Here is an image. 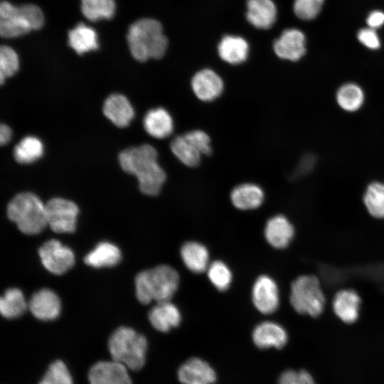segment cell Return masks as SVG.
Here are the masks:
<instances>
[{
	"instance_id": "25",
	"label": "cell",
	"mask_w": 384,
	"mask_h": 384,
	"mask_svg": "<svg viewBox=\"0 0 384 384\" xmlns=\"http://www.w3.org/2000/svg\"><path fill=\"white\" fill-rule=\"evenodd\" d=\"M218 51L223 60L232 65H238L246 60L249 46L242 37L227 35L219 43Z\"/></svg>"
},
{
	"instance_id": "28",
	"label": "cell",
	"mask_w": 384,
	"mask_h": 384,
	"mask_svg": "<svg viewBox=\"0 0 384 384\" xmlns=\"http://www.w3.org/2000/svg\"><path fill=\"white\" fill-rule=\"evenodd\" d=\"M170 148L176 159L185 166L194 168L200 164L202 154L184 134L174 137Z\"/></svg>"
},
{
	"instance_id": "38",
	"label": "cell",
	"mask_w": 384,
	"mask_h": 384,
	"mask_svg": "<svg viewBox=\"0 0 384 384\" xmlns=\"http://www.w3.org/2000/svg\"><path fill=\"white\" fill-rule=\"evenodd\" d=\"M184 135L202 155H210L211 154L210 138L205 131L193 129L186 132Z\"/></svg>"
},
{
	"instance_id": "5",
	"label": "cell",
	"mask_w": 384,
	"mask_h": 384,
	"mask_svg": "<svg viewBox=\"0 0 384 384\" xmlns=\"http://www.w3.org/2000/svg\"><path fill=\"white\" fill-rule=\"evenodd\" d=\"M7 215L27 235L40 233L48 225L46 205L32 193L16 195L8 205Z\"/></svg>"
},
{
	"instance_id": "9",
	"label": "cell",
	"mask_w": 384,
	"mask_h": 384,
	"mask_svg": "<svg viewBox=\"0 0 384 384\" xmlns=\"http://www.w3.org/2000/svg\"><path fill=\"white\" fill-rule=\"evenodd\" d=\"M38 253L45 268L55 274L66 272L75 262L73 251L56 240L46 242L40 247Z\"/></svg>"
},
{
	"instance_id": "2",
	"label": "cell",
	"mask_w": 384,
	"mask_h": 384,
	"mask_svg": "<svg viewBox=\"0 0 384 384\" xmlns=\"http://www.w3.org/2000/svg\"><path fill=\"white\" fill-rule=\"evenodd\" d=\"M127 39L132 55L139 62L162 58L168 47L161 23L149 18H140L131 24Z\"/></svg>"
},
{
	"instance_id": "12",
	"label": "cell",
	"mask_w": 384,
	"mask_h": 384,
	"mask_svg": "<svg viewBox=\"0 0 384 384\" xmlns=\"http://www.w3.org/2000/svg\"><path fill=\"white\" fill-rule=\"evenodd\" d=\"M191 86L195 96L203 102H211L222 94L224 83L220 76L209 68L202 69L193 76Z\"/></svg>"
},
{
	"instance_id": "32",
	"label": "cell",
	"mask_w": 384,
	"mask_h": 384,
	"mask_svg": "<svg viewBox=\"0 0 384 384\" xmlns=\"http://www.w3.org/2000/svg\"><path fill=\"white\" fill-rule=\"evenodd\" d=\"M363 202L371 216L384 218V183L373 182L369 184L364 193Z\"/></svg>"
},
{
	"instance_id": "24",
	"label": "cell",
	"mask_w": 384,
	"mask_h": 384,
	"mask_svg": "<svg viewBox=\"0 0 384 384\" xmlns=\"http://www.w3.org/2000/svg\"><path fill=\"white\" fill-rule=\"evenodd\" d=\"M180 254L185 266L192 272L202 273L207 270L210 265L208 250L200 242H185L181 248Z\"/></svg>"
},
{
	"instance_id": "8",
	"label": "cell",
	"mask_w": 384,
	"mask_h": 384,
	"mask_svg": "<svg viewBox=\"0 0 384 384\" xmlns=\"http://www.w3.org/2000/svg\"><path fill=\"white\" fill-rule=\"evenodd\" d=\"M47 224L55 233H73L79 213L77 205L69 200L55 198L46 204Z\"/></svg>"
},
{
	"instance_id": "10",
	"label": "cell",
	"mask_w": 384,
	"mask_h": 384,
	"mask_svg": "<svg viewBox=\"0 0 384 384\" xmlns=\"http://www.w3.org/2000/svg\"><path fill=\"white\" fill-rule=\"evenodd\" d=\"M252 299L260 313H274L279 305V289L275 281L267 275L260 276L253 284Z\"/></svg>"
},
{
	"instance_id": "4",
	"label": "cell",
	"mask_w": 384,
	"mask_h": 384,
	"mask_svg": "<svg viewBox=\"0 0 384 384\" xmlns=\"http://www.w3.org/2000/svg\"><path fill=\"white\" fill-rule=\"evenodd\" d=\"M108 346L113 361L133 370L144 366L147 341L132 329L121 326L116 329L109 339Z\"/></svg>"
},
{
	"instance_id": "21",
	"label": "cell",
	"mask_w": 384,
	"mask_h": 384,
	"mask_svg": "<svg viewBox=\"0 0 384 384\" xmlns=\"http://www.w3.org/2000/svg\"><path fill=\"white\" fill-rule=\"evenodd\" d=\"M105 115L114 125L124 127L134 116V111L128 99L120 94L110 95L103 105Z\"/></svg>"
},
{
	"instance_id": "33",
	"label": "cell",
	"mask_w": 384,
	"mask_h": 384,
	"mask_svg": "<svg viewBox=\"0 0 384 384\" xmlns=\"http://www.w3.org/2000/svg\"><path fill=\"white\" fill-rule=\"evenodd\" d=\"M81 11L91 21L110 19L114 16L115 3L114 0H81Z\"/></svg>"
},
{
	"instance_id": "34",
	"label": "cell",
	"mask_w": 384,
	"mask_h": 384,
	"mask_svg": "<svg viewBox=\"0 0 384 384\" xmlns=\"http://www.w3.org/2000/svg\"><path fill=\"white\" fill-rule=\"evenodd\" d=\"M206 272L210 282L217 289L225 291L229 288L233 275L229 267L223 262L213 261L210 263Z\"/></svg>"
},
{
	"instance_id": "13",
	"label": "cell",
	"mask_w": 384,
	"mask_h": 384,
	"mask_svg": "<svg viewBox=\"0 0 384 384\" xmlns=\"http://www.w3.org/2000/svg\"><path fill=\"white\" fill-rule=\"evenodd\" d=\"M88 378L90 384H132L127 368L113 360L94 364Z\"/></svg>"
},
{
	"instance_id": "31",
	"label": "cell",
	"mask_w": 384,
	"mask_h": 384,
	"mask_svg": "<svg viewBox=\"0 0 384 384\" xmlns=\"http://www.w3.org/2000/svg\"><path fill=\"white\" fill-rule=\"evenodd\" d=\"M43 146L41 140L33 136L22 139L15 146L14 156L20 164L32 163L41 157Z\"/></svg>"
},
{
	"instance_id": "27",
	"label": "cell",
	"mask_w": 384,
	"mask_h": 384,
	"mask_svg": "<svg viewBox=\"0 0 384 384\" xmlns=\"http://www.w3.org/2000/svg\"><path fill=\"white\" fill-rule=\"evenodd\" d=\"M68 44L78 55L96 50L98 48L97 33L92 28L79 23L68 31Z\"/></svg>"
},
{
	"instance_id": "29",
	"label": "cell",
	"mask_w": 384,
	"mask_h": 384,
	"mask_svg": "<svg viewBox=\"0 0 384 384\" xmlns=\"http://www.w3.org/2000/svg\"><path fill=\"white\" fill-rule=\"evenodd\" d=\"M28 304L22 292L17 288L5 291L0 299V311L6 319H15L22 315Z\"/></svg>"
},
{
	"instance_id": "15",
	"label": "cell",
	"mask_w": 384,
	"mask_h": 384,
	"mask_svg": "<svg viewBox=\"0 0 384 384\" xmlns=\"http://www.w3.org/2000/svg\"><path fill=\"white\" fill-rule=\"evenodd\" d=\"M28 304L32 314L43 321L53 320L60 312V301L58 295L48 289L35 292Z\"/></svg>"
},
{
	"instance_id": "26",
	"label": "cell",
	"mask_w": 384,
	"mask_h": 384,
	"mask_svg": "<svg viewBox=\"0 0 384 384\" xmlns=\"http://www.w3.org/2000/svg\"><path fill=\"white\" fill-rule=\"evenodd\" d=\"M120 250L109 242H101L91 250L84 259L85 262L92 267H113L121 260Z\"/></svg>"
},
{
	"instance_id": "16",
	"label": "cell",
	"mask_w": 384,
	"mask_h": 384,
	"mask_svg": "<svg viewBox=\"0 0 384 384\" xmlns=\"http://www.w3.org/2000/svg\"><path fill=\"white\" fill-rule=\"evenodd\" d=\"M252 341L261 349L283 348L287 341L286 330L280 324L270 321H263L255 326L252 331Z\"/></svg>"
},
{
	"instance_id": "14",
	"label": "cell",
	"mask_w": 384,
	"mask_h": 384,
	"mask_svg": "<svg viewBox=\"0 0 384 384\" xmlns=\"http://www.w3.org/2000/svg\"><path fill=\"white\" fill-rule=\"evenodd\" d=\"M178 378L183 384H213L216 373L205 361L191 358L178 368Z\"/></svg>"
},
{
	"instance_id": "37",
	"label": "cell",
	"mask_w": 384,
	"mask_h": 384,
	"mask_svg": "<svg viewBox=\"0 0 384 384\" xmlns=\"http://www.w3.org/2000/svg\"><path fill=\"white\" fill-rule=\"evenodd\" d=\"M323 4L314 0H294L293 11L299 19L311 21L319 16Z\"/></svg>"
},
{
	"instance_id": "22",
	"label": "cell",
	"mask_w": 384,
	"mask_h": 384,
	"mask_svg": "<svg viewBox=\"0 0 384 384\" xmlns=\"http://www.w3.org/2000/svg\"><path fill=\"white\" fill-rule=\"evenodd\" d=\"M145 131L152 137L164 139L174 131V120L171 114L163 107L151 109L143 120Z\"/></svg>"
},
{
	"instance_id": "39",
	"label": "cell",
	"mask_w": 384,
	"mask_h": 384,
	"mask_svg": "<svg viewBox=\"0 0 384 384\" xmlns=\"http://www.w3.org/2000/svg\"><path fill=\"white\" fill-rule=\"evenodd\" d=\"M278 384H316L311 375L304 370H287L278 379Z\"/></svg>"
},
{
	"instance_id": "3",
	"label": "cell",
	"mask_w": 384,
	"mask_h": 384,
	"mask_svg": "<svg viewBox=\"0 0 384 384\" xmlns=\"http://www.w3.org/2000/svg\"><path fill=\"white\" fill-rule=\"evenodd\" d=\"M179 280L176 270L169 265L142 271L135 279L137 298L144 304L170 301L178 289Z\"/></svg>"
},
{
	"instance_id": "7",
	"label": "cell",
	"mask_w": 384,
	"mask_h": 384,
	"mask_svg": "<svg viewBox=\"0 0 384 384\" xmlns=\"http://www.w3.org/2000/svg\"><path fill=\"white\" fill-rule=\"evenodd\" d=\"M289 300L297 313L311 317L319 316L326 304L319 279L314 275L307 274L301 275L292 282Z\"/></svg>"
},
{
	"instance_id": "30",
	"label": "cell",
	"mask_w": 384,
	"mask_h": 384,
	"mask_svg": "<svg viewBox=\"0 0 384 384\" xmlns=\"http://www.w3.org/2000/svg\"><path fill=\"white\" fill-rule=\"evenodd\" d=\"M336 101L345 111L355 112L363 105L364 93L359 85L352 82L346 83L338 90Z\"/></svg>"
},
{
	"instance_id": "19",
	"label": "cell",
	"mask_w": 384,
	"mask_h": 384,
	"mask_svg": "<svg viewBox=\"0 0 384 384\" xmlns=\"http://www.w3.org/2000/svg\"><path fill=\"white\" fill-rule=\"evenodd\" d=\"M148 316L152 326L161 332L177 327L181 321L180 310L170 301L157 302L149 311Z\"/></svg>"
},
{
	"instance_id": "17",
	"label": "cell",
	"mask_w": 384,
	"mask_h": 384,
	"mask_svg": "<svg viewBox=\"0 0 384 384\" xmlns=\"http://www.w3.org/2000/svg\"><path fill=\"white\" fill-rule=\"evenodd\" d=\"M361 299L356 291L351 289L337 292L332 301L336 316L346 324L354 323L359 316Z\"/></svg>"
},
{
	"instance_id": "36",
	"label": "cell",
	"mask_w": 384,
	"mask_h": 384,
	"mask_svg": "<svg viewBox=\"0 0 384 384\" xmlns=\"http://www.w3.org/2000/svg\"><path fill=\"white\" fill-rule=\"evenodd\" d=\"M18 69L16 53L8 46L0 47V80L2 84L6 78L14 75Z\"/></svg>"
},
{
	"instance_id": "1",
	"label": "cell",
	"mask_w": 384,
	"mask_h": 384,
	"mask_svg": "<svg viewBox=\"0 0 384 384\" xmlns=\"http://www.w3.org/2000/svg\"><path fill=\"white\" fill-rule=\"evenodd\" d=\"M122 169L134 175L141 192L145 195H158L166 178L165 171L158 163V152L151 145L142 144L123 150L119 155Z\"/></svg>"
},
{
	"instance_id": "20",
	"label": "cell",
	"mask_w": 384,
	"mask_h": 384,
	"mask_svg": "<svg viewBox=\"0 0 384 384\" xmlns=\"http://www.w3.org/2000/svg\"><path fill=\"white\" fill-rule=\"evenodd\" d=\"M246 18L253 26L268 29L274 23L277 8L272 0H247Z\"/></svg>"
},
{
	"instance_id": "23",
	"label": "cell",
	"mask_w": 384,
	"mask_h": 384,
	"mask_svg": "<svg viewBox=\"0 0 384 384\" xmlns=\"http://www.w3.org/2000/svg\"><path fill=\"white\" fill-rule=\"evenodd\" d=\"M265 193L257 184L245 183L235 186L230 193V201L238 209L247 210L260 207L263 203Z\"/></svg>"
},
{
	"instance_id": "41",
	"label": "cell",
	"mask_w": 384,
	"mask_h": 384,
	"mask_svg": "<svg viewBox=\"0 0 384 384\" xmlns=\"http://www.w3.org/2000/svg\"><path fill=\"white\" fill-rule=\"evenodd\" d=\"M368 27L376 29L384 25V12L375 10L370 12L366 18Z\"/></svg>"
},
{
	"instance_id": "6",
	"label": "cell",
	"mask_w": 384,
	"mask_h": 384,
	"mask_svg": "<svg viewBox=\"0 0 384 384\" xmlns=\"http://www.w3.org/2000/svg\"><path fill=\"white\" fill-rule=\"evenodd\" d=\"M43 23V14L37 5L18 7L6 1L0 4V35L3 38H16L40 29Z\"/></svg>"
},
{
	"instance_id": "18",
	"label": "cell",
	"mask_w": 384,
	"mask_h": 384,
	"mask_svg": "<svg viewBox=\"0 0 384 384\" xmlns=\"http://www.w3.org/2000/svg\"><path fill=\"white\" fill-rule=\"evenodd\" d=\"M264 233L266 240L271 246L283 249L292 240L294 228L286 216L277 215L267 220Z\"/></svg>"
},
{
	"instance_id": "35",
	"label": "cell",
	"mask_w": 384,
	"mask_h": 384,
	"mask_svg": "<svg viewBox=\"0 0 384 384\" xmlns=\"http://www.w3.org/2000/svg\"><path fill=\"white\" fill-rule=\"evenodd\" d=\"M38 384H73L72 376L61 361L52 363Z\"/></svg>"
},
{
	"instance_id": "11",
	"label": "cell",
	"mask_w": 384,
	"mask_h": 384,
	"mask_svg": "<svg viewBox=\"0 0 384 384\" xmlns=\"http://www.w3.org/2000/svg\"><path fill=\"white\" fill-rule=\"evenodd\" d=\"M306 36L302 31L297 28H287L274 41L273 48L279 58L297 61L306 53Z\"/></svg>"
},
{
	"instance_id": "40",
	"label": "cell",
	"mask_w": 384,
	"mask_h": 384,
	"mask_svg": "<svg viewBox=\"0 0 384 384\" xmlns=\"http://www.w3.org/2000/svg\"><path fill=\"white\" fill-rule=\"evenodd\" d=\"M357 38L359 42L368 49L376 50L380 47V39L374 28L368 26L360 29Z\"/></svg>"
},
{
	"instance_id": "42",
	"label": "cell",
	"mask_w": 384,
	"mask_h": 384,
	"mask_svg": "<svg viewBox=\"0 0 384 384\" xmlns=\"http://www.w3.org/2000/svg\"><path fill=\"white\" fill-rule=\"evenodd\" d=\"M11 137V129L9 126L4 124H1L0 127V142L1 144H5L9 142Z\"/></svg>"
},
{
	"instance_id": "43",
	"label": "cell",
	"mask_w": 384,
	"mask_h": 384,
	"mask_svg": "<svg viewBox=\"0 0 384 384\" xmlns=\"http://www.w3.org/2000/svg\"><path fill=\"white\" fill-rule=\"evenodd\" d=\"M314 1L320 2V3H321V4H324L325 0H314Z\"/></svg>"
}]
</instances>
